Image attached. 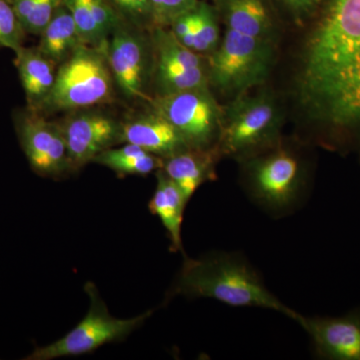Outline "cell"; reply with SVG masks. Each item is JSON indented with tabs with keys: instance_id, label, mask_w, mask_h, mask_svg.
Listing matches in <instances>:
<instances>
[{
	"instance_id": "7a4b0ae2",
	"label": "cell",
	"mask_w": 360,
	"mask_h": 360,
	"mask_svg": "<svg viewBox=\"0 0 360 360\" xmlns=\"http://www.w3.org/2000/svg\"><path fill=\"white\" fill-rule=\"evenodd\" d=\"M176 295L210 298L233 307H259L283 314L297 322L302 314L281 302L265 285L257 270L238 253L184 257L168 300Z\"/></svg>"
},
{
	"instance_id": "277c9868",
	"label": "cell",
	"mask_w": 360,
	"mask_h": 360,
	"mask_svg": "<svg viewBox=\"0 0 360 360\" xmlns=\"http://www.w3.org/2000/svg\"><path fill=\"white\" fill-rule=\"evenodd\" d=\"M272 42L226 28L219 46L210 54L208 84L233 98L264 84L272 66Z\"/></svg>"
},
{
	"instance_id": "603a6c76",
	"label": "cell",
	"mask_w": 360,
	"mask_h": 360,
	"mask_svg": "<svg viewBox=\"0 0 360 360\" xmlns=\"http://www.w3.org/2000/svg\"><path fill=\"white\" fill-rule=\"evenodd\" d=\"M26 33L40 35L63 0H8Z\"/></svg>"
},
{
	"instance_id": "5b68a950",
	"label": "cell",
	"mask_w": 360,
	"mask_h": 360,
	"mask_svg": "<svg viewBox=\"0 0 360 360\" xmlns=\"http://www.w3.org/2000/svg\"><path fill=\"white\" fill-rule=\"evenodd\" d=\"M281 113L269 94H241L227 105L222 116L217 153L245 160L278 143Z\"/></svg>"
},
{
	"instance_id": "4fadbf2b",
	"label": "cell",
	"mask_w": 360,
	"mask_h": 360,
	"mask_svg": "<svg viewBox=\"0 0 360 360\" xmlns=\"http://www.w3.org/2000/svg\"><path fill=\"white\" fill-rule=\"evenodd\" d=\"M122 142L135 144L163 160L189 148L179 130L153 110L122 122Z\"/></svg>"
},
{
	"instance_id": "484cf974",
	"label": "cell",
	"mask_w": 360,
	"mask_h": 360,
	"mask_svg": "<svg viewBox=\"0 0 360 360\" xmlns=\"http://www.w3.org/2000/svg\"><path fill=\"white\" fill-rule=\"evenodd\" d=\"M200 0H149L153 25L169 27L179 16L191 11Z\"/></svg>"
},
{
	"instance_id": "6da1fadb",
	"label": "cell",
	"mask_w": 360,
	"mask_h": 360,
	"mask_svg": "<svg viewBox=\"0 0 360 360\" xmlns=\"http://www.w3.org/2000/svg\"><path fill=\"white\" fill-rule=\"evenodd\" d=\"M300 68V94L315 120L360 127V0H322Z\"/></svg>"
},
{
	"instance_id": "9a60e30c",
	"label": "cell",
	"mask_w": 360,
	"mask_h": 360,
	"mask_svg": "<svg viewBox=\"0 0 360 360\" xmlns=\"http://www.w3.org/2000/svg\"><path fill=\"white\" fill-rule=\"evenodd\" d=\"M72 14L82 44L105 49L110 35L125 21L108 0H63Z\"/></svg>"
},
{
	"instance_id": "4316f807",
	"label": "cell",
	"mask_w": 360,
	"mask_h": 360,
	"mask_svg": "<svg viewBox=\"0 0 360 360\" xmlns=\"http://www.w3.org/2000/svg\"><path fill=\"white\" fill-rule=\"evenodd\" d=\"M278 2L295 20L302 21L314 18L322 0H278Z\"/></svg>"
},
{
	"instance_id": "7402d4cb",
	"label": "cell",
	"mask_w": 360,
	"mask_h": 360,
	"mask_svg": "<svg viewBox=\"0 0 360 360\" xmlns=\"http://www.w3.org/2000/svg\"><path fill=\"white\" fill-rule=\"evenodd\" d=\"M193 51L196 53L210 54L219 44V14L213 6L207 2L198 1L193 7Z\"/></svg>"
},
{
	"instance_id": "ac0fdd59",
	"label": "cell",
	"mask_w": 360,
	"mask_h": 360,
	"mask_svg": "<svg viewBox=\"0 0 360 360\" xmlns=\"http://www.w3.org/2000/svg\"><path fill=\"white\" fill-rule=\"evenodd\" d=\"M158 184L153 198L148 203L149 210L160 219L170 240V250L184 253L181 229L184 210L188 200L174 180L162 169L156 172Z\"/></svg>"
},
{
	"instance_id": "7c38bea8",
	"label": "cell",
	"mask_w": 360,
	"mask_h": 360,
	"mask_svg": "<svg viewBox=\"0 0 360 360\" xmlns=\"http://www.w3.org/2000/svg\"><path fill=\"white\" fill-rule=\"evenodd\" d=\"M315 352L328 360H360V312L340 317L300 316Z\"/></svg>"
},
{
	"instance_id": "ba28073f",
	"label": "cell",
	"mask_w": 360,
	"mask_h": 360,
	"mask_svg": "<svg viewBox=\"0 0 360 360\" xmlns=\"http://www.w3.org/2000/svg\"><path fill=\"white\" fill-rule=\"evenodd\" d=\"M149 103L179 130L189 148L217 150L224 110L210 87L151 97Z\"/></svg>"
},
{
	"instance_id": "ffe728a7",
	"label": "cell",
	"mask_w": 360,
	"mask_h": 360,
	"mask_svg": "<svg viewBox=\"0 0 360 360\" xmlns=\"http://www.w3.org/2000/svg\"><path fill=\"white\" fill-rule=\"evenodd\" d=\"M94 162L113 170L120 176L148 175L162 168L163 158L151 155L135 144L127 143L122 148H111L94 158Z\"/></svg>"
},
{
	"instance_id": "5bb4252c",
	"label": "cell",
	"mask_w": 360,
	"mask_h": 360,
	"mask_svg": "<svg viewBox=\"0 0 360 360\" xmlns=\"http://www.w3.org/2000/svg\"><path fill=\"white\" fill-rule=\"evenodd\" d=\"M213 2L219 18L226 28L274 41L276 18L272 0H213Z\"/></svg>"
},
{
	"instance_id": "8992f818",
	"label": "cell",
	"mask_w": 360,
	"mask_h": 360,
	"mask_svg": "<svg viewBox=\"0 0 360 360\" xmlns=\"http://www.w3.org/2000/svg\"><path fill=\"white\" fill-rule=\"evenodd\" d=\"M243 160L246 186L258 205L267 212L283 214L300 203L305 174L295 153L276 143Z\"/></svg>"
},
{
	"instance_id": "cb8c5ba5",
	"label": "cell",
	"mask_w": 360,
	"mask_h": 360,
	"mask_svg": "<svg viewBox=\"0 0 360 360\" xmlns=\"http://www.w3.org/2000/svg\"><path fill=\"white\" fill-rule=\"evenodd\" d=\"M25 33L8 0H0V49L18 51L23 46Z\"/></svg>"
},
{
	"instance_id": "d4e9b609",
	"label": "cell",
	"mask_w": 360,
	"mask_h": 360,
	"mask_svg": "<svg viewBox=\"0 0 360 360\" xmlns=\"http://www.w3.org/2000/svg\"><path fill=\"white\" fill-rule=\"evenodd\" d=\"M129 25L141 30L155 27L149 0H108Z\"/></svg>"
},
{
	"instance_id": "3957f363",
	"label": "cell",
	"mask_w": 360,
	"mask_h": 360,
	"mask_svg": "<svg viewBox=\"0 0 360 360\" xmlns=\"http://www.w3.org/2000/svg\"><path fill=\"white\" fill-rule=\"evenodd\" d=\"M115 87L106 47L82 44L58 66L56 84L39 112L47 115L112 103Z\"/></svg>"
},
{
	"instance_id": "30bf717a",
	"label": "cell",
	"mask_w": 360,
	"mask_h": 360,
	"mask_svg": "<svg viewBox=\"0 0 360 360\" xmlns=\"http://www.w3.org/2000/svg\"><path fill=\"white\" fill-rule=\"evenodd\" d=\"M14 122L21 148L35 174L53 179L72 174L60 123L49 122L42 113L28 108L16 113Z\"/></svg>"
},
{
	"instance_id": "9c48e42d",
	"label": "cell",
	"mask_w": 360,
	"mask_h": 360,
	"mask_svg": "<svg viewBox=\"0 0 360 360\" xmlns=\"http://www.w3.org/2000/svg\"><path fill=\"white\" fill-rule=\"evenodd\" d=\"M115 86L130 101H150L146 89L153 70V49L143 30L127 22L118 26L106 45Z\"/></svg>"
},
{
	"instance_id": "d6986e66",
	"label": "cell",
	"mask_w": 360,
	"mask_h": 360,
	"mask_svg": "<svg viewBox=\"0 0 360 360\" xmlns=\"http://www.w3.org/2000/svg\"><path fill=\"white\" fill-rule=\"evenodd\" d=\"M82 44L72 14L63 2L40 33L37 49L59 66Z\"/></svg>"
},
{
	"instance_id": "2e32d148",
	"label": "cell",
	"mask_w": 360,
	"mask_h": 360,
	"mask_svg": "<svg viewBox=\"0 0 360 360\" xmlns=\"http://www.w3.org/2000/svg\"><path fill=\"white\" fill-rule=\"evenodd\" d=\"M14 65L25 89L27 108L39 111L51 94L56 79V63L37 47H20L15 51Z\"/></svg>"
},
{
	"instance_id": "e0dca14e",
	"label": "cell",
	"mask_w": 360,
	"mask_h": 360,
	"mask_svg": "<svg viewBox=\"0 0 360 360\" xmlns=\"http://www.w3.org/2000/svg\"><path fill=\"white\" fill-rule=\"evenodd\" d=\"M217 150H187L163 160L161 169L174 180L187 200L205 182L215 179V165L219 158Z\"/></svg>"
},
{
	"instance_id": "52a82bcc",
	"label": "cell",
	"mask_w": 360,
	"mask_h": 360,
	"mask_svg": "<svg viewBox=\"0 0 360 360\" xmlns=\"http://www.w3.org/2000/svg\"><path fill=\"white\" fill-rule=\"evenodd\" d=\"M84 290L90 302L84 319L60 340L35 348L25 359L51 360L90 354L104 345L124 340L153 314L148 310L132 319H116L108 311L96 284L89 281Z\"/></svg>"
},
{
	"instance_id": "8fae6325",
	"label": "cell",
	"mask_w": 360,
	"mask_h": 360,
	"mask_svg": "<svg viewBox=\"0 0 360 360\" xmlns=\"http://www.w3.org/2000/svg\"><path fill=\"white\" fill-rule=\"evenodd\" d=\"M71 172H77L103 151L122 142V123L97 111H82L60 123Z\"/></svg>"
},
{
	"instance_id": "44dd1931",
	"label": "cell",
	"mask_w": 360,
	"mask_h": 360,
	"mask_svg": "<svg viewBox=\"0 0 360 360\" xmlns=\"http://www.w3.org/2000/svg\"><path fill=\"white\" fill-rule=\"evenodd\" d=\"M156 96L210 87L207 66L191 70H155L151 72Z\"/></svg>"
}]
</instances>
